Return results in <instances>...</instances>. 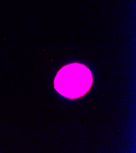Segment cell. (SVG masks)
<instances>
[{"label":"cell","instance_id":"cell-1","mask_svg":"<svg viewBox=\"0 0 136 153\" xmlns=\"http://www.w3.org/2000/svg\"><path fill=\"white\" fill-rule=\"evenodd\" d=\"M90 71L85 65L72 63L63 67L55 80V87L61 95L68 98H77L84 95L91 86Z\"/></svg>","mask_w":136,"mask_h":153}]
</instances>
